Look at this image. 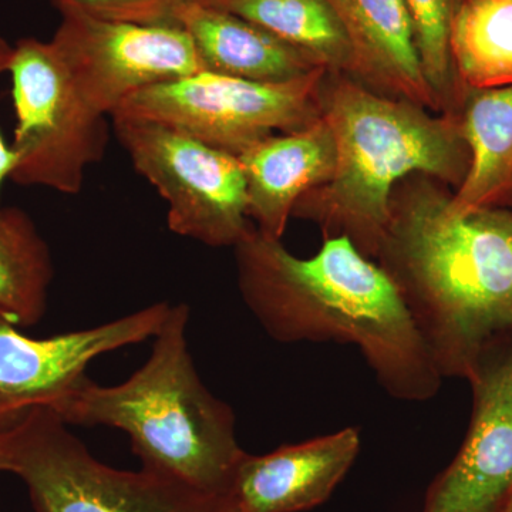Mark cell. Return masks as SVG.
Masks as SVG:
<instances>
[{
	"label": "cell",
	"instance_id": "obj_1",
	"mask_svg": "<svg viewBox=\"0 0 512 512\" xmlns=\"http://www.w3.org/2000/svg\"><path fill=\"white\" fill-rule=\"evenodd\" d=\"M234 251L242 299L276 342L355 346L393 399L439 393L443 376L399 289L349 238L299 258L255 228Z\"/></svg>",
	"mask_w": 512,
	"mask_h": 512
},
{
	"label": "cell",
	"instance_id": "obj_2",
	"mask_svg": "<svg viewBox=\"0 0 512 512\" xmlns=\"http://www.w3.org/2000/svg\"><path fill=\"white\" fill-rule=\"evenodd\" d=\"M431 180L397 185L376 259L443 379H470L491 340L512 330V211L454 210Z\"/></svg>",
	"mask_w": 512,
	"mask_h": 512
},
{
	"label": "cell",
	"instance_id": "obj_3",
	"mask_svg": "<svg viewBox=\"0 0 512 512\" xmlns=\"http://www.w3.org/2000/svg\"><path fill=\"white\" fill-rule=\"evenodd\" d=\"M320 109L335 138V173L296 202L292 217L318 224L323 238H349L376 259L397 185L414 174L458 187L466 178L470 153L460 120L448 113L433 116L333 73Z\"/></svg>",
	"mask_w": 512,
	"mask_h": 512
},
{
	"label": "cell",
	"instance_id": "obj_4",
	"mask_svg": "<svg viewBox=\"0 0 512 512\" xmlns=\"http://www.w3.org/2000/svg\"><path fill=\"white\" fill-rule=\"evenodd\" d=\"M190 308L171 305L143 367L117 386L84 377L53 407L67 424L128 434L141 466L211 494H231L245 451L227 403L202 383L187 343Z\"/></svg>",
	"mask_w": 512,
	"mask_h": 512
},
{
	"label": "cell",
	"instance_id": "obj_5",
	"mask_svg": "<svg viewBox=\"0 0 512 512\" xmlns=\"http://www.w3.org/2000/svg\"><path fill=\"white\" fill-rule=\"evenodd\" d=\"M0 458L22 478L36 512H241L232 494L100 463L50 409L0 429Z\"/></svg>",
	"mask_w": 512,
	"mask_h": 512
},
{
	"label": "cell",
	"instance_id": "obj_6",
	"mask_svg": "<svg viewBox=\"0 0 512 512\" xmlns=\"http://www.w3.org/2000/svg\"><path fill=\"white\" fill-rule=\"evenodd\" d=\"M9 73L16 116L10 180L80 194L86 171L106 154L109 117L82 99L52 40H19Z\"/></svg>",
	"mask_w": 512,
	"mask_h": 512
},
{
	"label": "cell",
	"instance_id": "obj_7",
	"mask_svg": "<svg viewBox=\"0 0 512 512\" xmlns=\"http://www.w3.org/2000/svg\"><path fill=\"white\" fill-rule=\"evenodd\" d=\"M328 73L316 69L288 82L259 83L201 72L146 87L111 117L154 121L239 157L265 138L319 120Z\"/></svg>",
	"mask_w": 512,
	"mask_h": 512
},
{
	"label": "cell",
	"instance_id": "obj_8",
	"mask_svg": "<svg viewBox=\"0 0 512 512\" xmlns=\"http://www.w3.org/2000/svg\"><path fill=\"white\" fill-rule=\"evenodd\" d=\"M111 120L134 170L167 202L170 231L212 248H235L254 231L238 157L154 121Z\"/></svg>",
	"mask_w": 512,
	"mask_h": 512
},
{
	"label": "cell",
	"instance_id": "obj_9",
	"mask_svg": "<svg viewBox=\"0 0 512 512\" xmlns=\"http://www.w3.org/2000/svg\"><path fill=\"white\" fill-rule=\"evenodd\" d=\"M52 3L62 18L53 45L97 113L111 117L146 87L204 72L184 29L94 18L69 3Z\"/></svg>",
	"mask_w": 512,
	"mask_h": 512
},
{
	"label": "cell",
	"instance_id": "obj_10",
	"mask_svg": "<svg viewBox=\"0 0 512 512\" xmlns=\"http://www.w3.org/2000/svg\"><path fill=\"white\" fill-rule=\"evenodd\" d=\"M170 308L160 302L96 328L46 339L29 338L0 315V429L30 410H52L82 382L96 357L153 339Z\"/></svg>",
	"mask_w": 512,
	"mask_h": 512
},
{
	"label": "cell",
	"instance_id": "obj_11",
	"mask_svg": "<svg viewBox=\"0 0 512 512\" xmlns=\"http://www.w3.org/2000/svg\"><path fill=\"white\" fill-rule=\"evenodd\" d=\"M470 380L476 400L466 440L421 512H500L512 493V352L481 360Z\"/></svg>",
	"mask_w": 512,
	"mask_h": 512
},
{
	"label": "cell",
	"instance_id": "obj_12",
	"mask_svg": "<svg viewBox=\"0 0 512 512\" xmlns=\"http://www.w3.org/2000/svg\"><path fill=\"white\" fill-rule=\"evenodd\" d=\"M360 431L346 427L262 456L244 454L231 494L241 512H303L325 503L355 464Z\"/></svg>",
	"mask_w": 512,
	"mask_h": 512
},
{
	"label": "cell",
	"instance_id": "obj_13",
	"mask_svg": "<svg viewBox=\"0 0 512 512\" xmlns=\"http://www.w3.org/2000/svg\"><path fill=\"white\" fill-rule=\"evenodd\" d=\"M238 158L247 181L249 220L259 234L282 239L296 202L335 173V138L320 117L301 130L265 138Z\"/></svg>",
	"mask_w": 512,
	"mask_h": 512
},
{
	"label": "cell",
	"instance_id": "obj_14",
	"mask_svg": "<svg viewBox=\"0 0 512 512\" xmlns=\"http://www.w3.org/2000/svg\"><path fill=\"white\" fill-rule=\"evenodd\" d=\"M353 53L352 79L427 110L441 109L421 69L406 0H326Z\"/></svg>",
	"mask_w": 512,
	"mask_h": 512
},
{
	"label": "cell",
	"instance_id": "obj_15",
	"mask_svg": "<svg viewBox=\"0 0 512 512\" xmlns=\"http://www.w3.org/2000/svg\"><path fill=\"white\" fill-rule=\"evenodd\" d=\"M204 72L259 83L298 79L323 69L256 23L195 0L181 18Z\"/></svg>",
	"mask_w": 512,
	"mask_h": 512
},
{
	"label": "cell",
	"instance_id": "obj_16",
	"mask_svg": "<svg viewBox=\"0 0 512 512\" xmlns=\"http://www.w3.org/2000/svg\"><path fill=\"white\" fill-rule=\"evenodd\" d=\"M460 127L470 165L451 207H493L512 187V86L474 90Z\"/></svg>",
	"mask_w": 512,
	"mask_h": 512
},
{
	"label": "cell",
	"instance_id": "obj_17",
	"mask_svg": "<svg viewBox=\"0 0 512 512\" xmlns=\"http://www.w3.org/2000/svg\"><path fill=\"white\" fill-rule=\"evenodd\" d=\"M55 278L52 254L28 212L0 204V315L18 328L45 316Z\"/></svg>",
	"mask_w": 512,
	"mask_h": 512
},
{
	"label": "cell",
	"instance_id": "obj_18",
	"mask_svg": "<svg viewBox=\"0 0 512 512\" xmlns=\"http://www.w3.org/2000/svg\"><path fill=\"white\" fill-rule=\"evenodd\" d=\"M251 20L333 74L352 76L353 53L326 0H205Z\"/></svg>",
	"mask_w": 512,
	"mask_h": 512
},
{
	"label": "cell",
	"instance_id": "obj_19",
	"mask_svg": "<svg viewBox=\"0 0 512 512\" xmlns=\"http://www.w3.org/2000/svg\"><path fill=\"white\" fill-rule=\"evenodd\" d=\"M450 53L454 73L471 90L512 86V0H460Z\"/></svg>",
	"mask_w": 512,
	"mask_h": 512
},
{
	"label": "cell",
	"instance_id": "obj_20",
	"mask_svg": "<svg viewBox=\"0 0 512 512\" xmlns=\"http://www.w3.org/2000/svg\"><path fill=\"white\" fill-rule=\"evenodd\" d=\"M458 3L460 0H406L421 69L440 107L446 106L453 93L450 30Z\"/></svg>",
	"mask_w": 512,
	"mask_h": 512
},
{
	"label": "cell",
	"instance_id": "obj_21",
	"mask_svg": "<svg viewBox=\"0 0 512 512\" xmlns=\"http://www.w3.org/2000/svg\"><path fill=\"white\" fill-rule=\"evenodd\" d=\"M50 2L69 3L94 18L137 23V25L181 28V18L195 0H50Z\"/></svg>",
	"mask_w": 512,
	"mask_h": 512
},
{
	"label": "cell",
	"instance_id": "obj_22",
	"mask_svg": "<svg viewBox=\"0 0 512 512\" xmlns=\"http://www.w3.org/2000/svg\"><path fill=\"white\" fill-rule=\"evenodd\" d=\"M12 57L13 46L10 45L8 40L0 36V76L9 72ZM13 164H15V154H13L12 147L6 143L5 138L0 133V195H2L3 183L8 180L10 173H12Z\"/></svg>",
	"mask_w": 512,
	"mask_h": 512
},
{
	"label": "cell",
	"instance_id": "obj_23",
	"mask_svg": "<svg viewBox=\"0 0 512 512\" xmlns=\"http://www.w3.org/2000/svg\"><path fill=\"white\" fill-rule=\"evenodd\" d=\"M500 512H512V493L510 494V497L507 498V501H505Z\"/></svg>",
	"mask_w": 512,
	"mask_h": 512
},
{
	"label": "cell",
	"instance_id": "obj_24",
	"mask_svg": "<svg viewBox=\"0 0 512 512\" xmlns=\"http://www.w3.org/2000/svg\"><path fill=\"white\" fill-rule=\"evenodd\" d=\"M2 471H5V466H3L2 458H0V473H2Z\"/></svg>",
	"mask_w": 512,
	"mask_h": 512
}]
</instances>
